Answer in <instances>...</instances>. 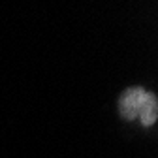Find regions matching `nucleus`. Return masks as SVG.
Segmentation results:
<instances>
[{
  "mask_svg": "<svg viewBox=\"0 0 158 158\" xmlns=\"http://www.w3.org/2000/svg\"><path fill=\"white\" fill-rule=\"evenodd\" d=\"M118 113L124 121L139 118L143 126H152L158 118V100L141 87H130L118 98Z\"/></svg>",
  "mask_w": 158,
  "mask_h": 158,
  "instance_id": "obj_1",
  "label": "nucleus"
}]
</instances>
